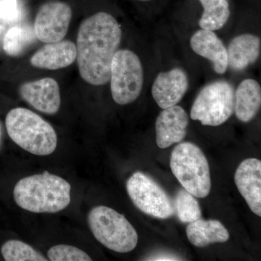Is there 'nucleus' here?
I'll use <instances>...</instances> for the list:
<instances>
[{"mask_svg":"<svg viewBox=\"0 0 261 261\" xmlns=\"http://www.w3.org/2000/svg\"><path fill=\"white\" fill-rule=\"evenodd\" d=\"M260 53V38L248 34L238 36L228 45V65L237 71L245 70L258 59Z\"/></svg>","mask_w":261,"mask_h":261,"instance_id":"16","label":"nucleus"},{"mask_svg":"<svg viewBox=\"0 0 261 261\" xmlns=\"http://www.w3.org/2000/svg\"><path fill=\"white\" fill-rule=\"evenodd\" d=\"M261 106L260 84L252 79L243 80L234 93V111L240 121L247 123L256 116Z\"/></svg>","mask_w":261,"mask_h":261,"instance_id":"17","label":"nucleus"},{"mask_svg":"<svg viewBox=\"0 0 261 261\" xmlns=\"http://www.w3.org/2000/svg\"><path fill=\"white\" fill-rule=\"evenodd\" d=\"M20 94L23 100L39 112L54 115L61 108L59 85L51 78L27 82L20 86Z\"/></svg>","mask_w":261,"mask_h":261,"instance_id":"10","label":"nucleus"},{"mask_svg":"<svg viewBox=\"0 0 261 261\" xmlns=\"http://www.w3.org/2000/svg\"><path fill=\"white\" fill-rule=\"evenodd\" d=\"M140 1H149V0H140Z\"/></svg>","mask_w":261,"mask_h":261,"instance_id":"28","label":"nucleus"},{"mask_svg":"<svg viewBox=\"0 0 261 261\" xmlns=\"http://www.w3.org/2000/svg\"><path fill=\"white\" fill-rule=\"evenodd\" d=\"M204 12L199 25L204 30L221 29L227 22L230 15L228 0H200Z\"/></svg>","mask_w":261,"mask_h":261,"instance_id":"20","label":"nucleus"},{"mask_svg":"<svg viewBox=\"0 0 261 261\" xmlns=\"http://www.w3.org/2000/svg\"><path fill=\"white\" fill-rule=\"evenodd\" d=\"M71 186L66 180L44 171L21 178L13 197L19 207L35 214H56L70 203Z\"/></svg>","mask_w":261,"mask_h":261,"instance_id":"2","label":"nucleus"},{"mask_svg":"<svg viewBox=\"0 0 261 261\" xmlns=\"http://www.w3.org/2000/svg\"><path fill=\"white\" fill-rule=\"evenodd\" d=\"M239 192L257 216H261V161L248 159L240 163L234 175Z\"/></svg>","mask_w":261,"mask_h":261,"instance_id":"13","label":"nucleus"},{"mask_svg":"<svg viewBox=\"0 0 261 261\" xmlns=\"http://www.w3.org/2000/svg\"><path fill=\"white\" fill-rule=\"evenodd\" d=\"M189 241L195 247H203L214 243H224L229 240V233L217 220L199 219L187 228Z\"/></svg>","mask_w":261,"mask_h":261,"instance_id":"18","label":"nucleus"},{"mask_svg":"<svg viewBox=\"0 0 261 261\" xmlns=\"http://www.w3.org/2000/svg\"><path fill=\"white\" fill-rule=\"evenodd\" d=\"M3 257L6 261H47L44 255L28 244L20 240H9L1 247Z\"/></svg>","mask_w":261,"mask_h":261,"instance_id":"22","label":"nucleus"},{"mask_svg":"<svg viewBox=\"0 0 261 261\" xmlns=\"http://www.w3.org/2000/svg\"><path fill=\"white\" fill-rule=\"evenodd\" d=\"M47 257L51 261H91L87 252L78 247L68 245H58L51 247L47 252Z\"/></svg>","mask_w":261,"mask_h":261,"instance_id":"23","label":"nucleus"},{"mask_svg":"<svg viewBox=\"0 0 261 261\" xmlns=\"http://www.w3.org/2000/svg\"><path fill=\"white\" fill-rule=\"evenodd\" d=\"M76 60V45L70 41L47 43L31 58L30 63L41 69L58 70L69 66Z\"/></svg>","mask_w":261,"mask_h":261,"instance_id":"14","label":"nucleus"},{"mask_svg":"<svg viewBox=\"0 0 261 261\" xmlns=\"http://www.w3.org/2000/svg\"><path fill=\"white\" fill-rule=\"evenodd\" d=\"M71 18V8L64 3L50 2L43 5L34 21L36 37L46 44L63 40Z\"/></svg>","mask_w":261,"mask_h":261,"instance_id":"9","label":"nucleus"},{"mask_svg":"<svg viewBox=\"0 0 261 261\" xmlns=\"http://www.w3.org/2000/svg\"><path fill=\"white\" fill-rule=\"evenodd\" d=\"M122 32L116 19L99 12L81 24L77 36L76 58L82 78L94 86L108 83L113 56Z\"/></svg>","mask_w":261,"mask_h":261,"instance_id":"1","label":"nucleus"},{"mask_svg":"<svg viewBox=\"0 0 261 261\" xmlns=\"http://www.w3.org/2000/svg\"><path fill=\"white\" fill-rule=\"evenodd\" d=\"M130 200L142 212L156 218L169 219L175 214L173 200L152 178L135 172L126 182Z\"/></svg>","mask_w":261,"mask_h":261,"instance_id":"8","label":"nucleus"},{"mask_svg":"<svg viewBox=\"0 0 261 261\" xmlns=\"http://www.w3.org/2000/svg\"><path fill=\"white\" fill-rule=\"evenodd\" d=\"M192 50L198 56L212 62L214 69L223 74L228 68L227 49L212 31H197L190 40Z\"/></svg>","mask_w":261,"mask_h":261,"instance_id":"15","label":"nucleus"},{"mask_svg":"<svg viewBox=\"0 0 261 261\" xmlns=\"http://www.w3.org/2000/svg\"><path fill=\"white\" fill-rule=\"evenodd\" d=\"M173 202L175 214L183 223H192L201 218V209L198 201L186 190H178Z\"/></svg>","mask_w":261,"mask_h":261,"instance_id":"21","label":"nucleus"},{"mask_svg":"<svg viewBox=\"0 0 261 261\" xmlns=\"http://www.w3.org/2000/svg\"><path fill=\"white\" fill-rule=\"evenodd\" d=\"M7 31L6 25L0 24V49L3 48V39H4L5 32Z\"/></svg>","mask_w":261,"mask_h":261,"instance_id":"26","label":"nucleus"},{"mask_svg":"<svg viewBox=\"0 0 261 261\" xmlns=\"http://www.w3.org/2000/svg\"><path fill=\"white\" fill-rule=\"evenodd\" d=\"M23 16V8L19 0H0V24L16 23Z\"/></svg>","mask_w":261,"mask_h":261,"instance_id":"24","label":"nucleus"},{"mask_svg":"<svg viewBox=\"0 0 261 261\" xmlns=\"http://www.w3.org/2000/svg\"><path fill=\"white\" fill-rule=\"evenodd\" d=\"M170 166L175 177L187 192L205 198L211 189L210 168L200 147L191 142H182L171 152Z\"/></svg>","mask_w":261,"mask_h":261,"instance_id":"4","label":"nucleus"},{"mask_svg":"<svg viewBox=\"0 0 261 261\" xmlns=\"http://www.w3.org/2000/svg\"><path fill=\"white\" fill-rule=\"evenodd\" d=\"M36 38L34 29L30 25H13L5 32L3 50L9 56H20L32 45Z\"/></svg>","mask_w":261,"mask_h":261,"instance_id":"19","label":"nucleus"},{"mask_svg":"<svg viewBox=\"0 0 261 261\" xmlns=\"http://www.w3.org/2000/svg\"><path fill=\"white\" fill-rule=\"evenodd\" d=\"M234 112V89L225 81L205 86L192 105L190 117L204 126H218Z\"/></svg>","mask_w":261,"mask_h":261,"instance_id":"6","label":"nucleus"},{"mask_svg":"<svg viewBox=\"0 0 261 261\" xmlns=\"http://www.w3.org/2000/svg\"><path fill=\"white\" fill-rule=\"evenodd\" d=\"M0 140H1V127H0Z\"/></svg>","mask_w":261,"mask_h":261,"instance_id":"27","label":"nucleus"},{"mask_svg":"<svg viewBox=\"0 0 261 261\" xmlns=\"http://www.w3.org/2000/svg\"><path fill=\"white\" fill-rule=\"evenodd\" d=\"M5 126L10 139L30 153L49 155L57 148L58 137L54 128L30 110H11L5 118Z\"/></svg>","mask_w":261,"mask_h":261,"instance_id":"3","label":"nucleus"},{"mask_svg":"<svg viewBox=\"0 0 261 261\" xmlns=\"http://www.w3.org/2000/svg\"><path fill=\"white\" fill-rule=\"evenodd\" d=\"M149 260H180L176 255H170V254L163 253L158 254V255L151 256L147 259Z\"/></svg>","mask_w":261,"mask_h":261,"instance_id":"25","label":"nucleus"},{"mask_svg":"<svg viewBox=\"0 0 261 261\" xmlns=\"http://www.w3.org/2000/svg\"><path fill=\"white\" fill-rule=\"evenodd\" d=\"M188 125V115L180 106L163 109L155 122L157 145L166 149L179 143L186 137Z\"/></svg>","mask_w":261,"mask_h":261,"instance_id":"12","label":"nucleus"},{"mask_svg":"<svg viewBox=\"0 0 261 261\" xmlns=\"http://www.w3.org/2000/svg\"><path fill=\"white\" fill-rule=\"evenodd\" d=\"M109 82L113 100L117 104H130L138 98L143 87V68L134 51H116L111 62Z\"/></svg>","mask_w":261,"mask_h":261,"instance_id":"7","label":"nucleus"},{"mask_svg":"<svg viewBox=\"0 0 261 261\" xmlns=\"http://www.w3.org/2000/svg\"><path fill=\"white\" fill-rule=\"evenodd\" d=\"M88 224L97 241L113 251L126 253L137 247L135 228L124 216L111 207H93L88 215Z\"/></svg>","mask_w":261,"mask_h":261,"instance_id":"5","label":"nucleus"},{"mask_svg":"<svg viewBox=\"0 0 261 261\" xmlns=\"http://www.w3.org/2000/svg\"><path fill=\"white\" fill-rule=\"evenodd\" d=\"M188 87V77L181 68L161 72L152 84V97L160 108L166 109L176 106L185 96Z\"/></svg>","mask_w":261,"mask_h":261,"instance_id":"11","label":"nucleus"}]
</instances>
